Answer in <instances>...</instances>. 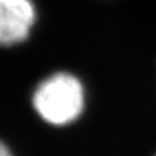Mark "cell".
<instances>
[{
	"label": "cell",
	"mask_w": 156,
	"mask_h": 156,
	"mask_svg": "<svg viewBox=\"0 0 156 156\" xmlns=\"http://www.w3.org/2000/svg\"><path fill=\"white\" fill-rule=\"evenodd\" d=\"M0 156H16V155L12 152V150L9 148V146L7 143L0 140Z\"/></svg>",
	"instance_id": "3"
},
{
	"label": "cell",
	"mask_w": 156,
	"mask_h": 156,
	"mask_svg": "<svg viewBox=\"0 0 156 156\" xmlns=\"http://www.w3.org/2000/svg\"><path fill=\"white\" fill-rule=\"evenodd\" d=\"M35 17L31 0H0V46L9 47L25 41Z\"/></svg>",
	"instance_id": "2"
},
{
	"label": "cell",
	"mask_w": 156,
	"mask_h": 156,
	"mask_svg": "<svg viewBox=\"0 0 156 156\" xmlns=\"http://www.w3.org/2000/svg\"><path fill=\"white\" fill-rule=\"evenodd\" d=\"M31 103L44 122L53 126L69 125L83 112V85L70 73H55L35 87Z\"/></svg>",
	"instance_id": "1"
}]
</instances>
